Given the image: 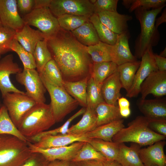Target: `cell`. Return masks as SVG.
Wrapping results in <instances>:
<instances>
[{
    "instance_id": "ffe728a7",
    "label": "cell",
    "mask_w": 166,
    "mask_h": 166,
    "mask_svg": "<svg viewBox=\"0 0 166 166\" xmlns=\"http://www.w3.org/2000/svg\"><path fill=\"white\" fill-rule=\"evenodd\" d=\"M137 105L144 116L149 119H166V101L160 99H140Z\"/></svg>"
},
{
    "instance_id": "680465c9",
    "label": "cell",
    "mask_w": 166,
    "mask_h": 166,
    "mask_svg": "<svg viewBox=\"0 0 166 166\" xmlns=\"http://www.w3.org/2000/svg\"><path fill=\"white\" fill-rule=\"evenodd\" d=\"M150 166H158L156 164H152Z\"/></svg>"
},
{
    "instance_id": "4dcf8cb0",
    "label": "cell",
    "mask_w": 166,
    "mask_h": 166,
    "mask_svg": "<svg viewBox=\"0 0 166 166\" xmlns=\"http://www.w3.org/2000/svg\"><path fill=\"white\" fill-rule=\"evenodd\" d=\"M117 67L112 61L93 62L90 77L97 82L102 84L105 80L117 70Z\"/></svg>"
},
{
    "instance_id": "603a6c76",
    "label": "cell",
    "mask_w": 166,
    "mask_h": 166,
    "mask_svg": "<svg viewBox=\"0 0 166 166\" xmlns=\"http://www.w3.org/2000/svg\"><path fill=\"white\" fill-rule=\"evenodd\" d=\"M124 127V120L121 119L98 126L84 135L89 139L112 141L114 136Z\"/></svg>"
},
{
    "instance_id": "e0dca14e",
    "label": "cell",
    "mask_w": 166,
    "mask_h": 166,
    "mask_svg": "<svg viewBox=\"0 0 166 166\" xmlns=\"http://www.w3.org/2000/svg\"><path fill=\"white\" fill-rule=\"evenodd\" d=\"M89 139L84 135H46L33 144L39 148H48L66 146L77 142H88Z\"/></svg>"
},
{
    "instance_id": "f5cc1de1",
    "label": "cell",
    "mask_w": 166,
    "mask_h": 166,
    "mask_svg": "<svg viewBox=\"0 0 166 166\" xmlns=\"http://www.w3.org/2000/svg\"><path fill=\"white\" fill-rule=\"evenodd\" d=\"M166 22V9L165 8L163 11L161 16L156 18L155 22V26L158 29V26L161 24Z\"/></svg>"
},
{
    "instance_id": "816d5d0a",
    "label": "cell",
    "mask_w": 166,
    "mask_h": 166,
    "mask_svg": "<svg viewBox=\"0 0 166 166\" xmlns=\"http://www.w3.org/2000/svg\"><path fill=\"white\" fill-rule=\"evenodd\" d=\"M118 106L119 109L130 108V103L129 101L126 98L120 97L117 101Z\"/></svg>"
},
{
    "instance_id": "be15d7a7",
    "label": "cell",
    "mask_w": 166,
    "mask_h": 166,
    "mask_svg": "<svg viewBox=\"0 0 166 166\" xmlns=\"http://www.w3.org/2000/svg\"><path fill=\"white\" fill-rule=\"evenodd\" d=\"M1 55H0V58H1Z\"/></svg>"
},
{
    "instance_id": "836d02e7",
    "label": "cell",
    "mask_w": 166,
    "mask_h": 166,
    "mask_svg": "<svg viewBox=\"0 0 166 166\" xmlns=\"http://www.w3.org/2000/svg\"><path fill=\"white\" fill-rule=\"evenodd\" d=\"M48 39L45 38L39 41L33 53L39 73L42 72L46 64L52 59L47 45Z\"/></svg>"
},
{
    "instance_id": "f1b7e54d",
    "label": "cell",
    "mask_w": 166,
    "mask_h": 166,
    "mask_svg": "<svg viewBox=\"0 0 166 166\" xmlns=\"http://www.w3.org/2000/svg\"><path fill=\"white\" fill-rule=\"evenodd\" d=\"M140 64V61L126 62L118 66L117 71L122 88L127 92L130 89L136 73Z\"/></svg>"
},
{
    "instance_id": "8d00e7d4",
    "label": "cell",
    "mask_w": 166,
    "mask_h": 166,
    "mask_svg": "<svg viewBox=\"0 0 166 166\" xmlns=\"http://www.w3.org/2000/svg\"><path fill=\"white\" fill-rule=\"evenodd\" d=\"M95 160L103 162L107 160L89 142H85L71 161L72 162Z\"/></svg>"
},
{
    "instance_id": "d6a6232c",
    "label": "cell",
    "mask_w": 166,
    "mask_h": 166,
    "mask_svg": "<svg viewBox=\"0 0 166 166\" xmlns=\"http://www.w3.org/2000/svg\"><path fill=\"white\" fill-rule=\"evenodd\" d=\"M112 45L101 41L95 45L87 47L88 52L93 63L112 61Z\"/></svg>"
},
{
    "instance_id": "1f68e13d",
    "label": "cell",
    "mask_w": 166,
    "mask_h": 166,
    "mask_svg": "<svg viewBox=\"0 0 166 166\" xmlns=\"http://www.w3.org/2000/svg\"><path fill=\"white\" fill-rule=\"evenodd\" d=\"M3 134L12 135L24 141H29L20 133L14 123L4 105H2L0 109V134Z\"/></svg>"
},
{
    "instance_id": "9a60e30c",
    "label": "cell",
    "mask_w": 166,
    "mask_h": 166,
    "mask_svg": "<svg viewBox=\"0 0 166 166\" xmlns=\"http://www.w3.org/2000/svg\"><path fill=\"white\" fill-rule=\"evenodd\" d=\"M0 19L2 25L16 32L25 25L18 13L16 0H0Z\"/></svg>"
},
{
    "instance_id": "f546056e",
    "label": "cell",
    "mask_w": 166,
    "mask_h": 166,
    "mask_svg": "<svg viewBox=\"0 0 166 166\" xmlns=\"http://www.w3.org/2000/svg\"><path fill=\"white\" fill-rule=\"evenodd\" d=\"M88 142L103 155L107 160L116 161L119 143L96 138L89 139Z\"/></svg>"
},
{
    "instance_id": "9f6ffc18",
    "label": "cell",
    "mask_w": 166,
    "mask_h": 166,
    "mask_svg": "<svg viewBox=\"0 0 166 166\" xmlns=\"http://www.w3.org/2000/svg\"><path fill=\"white\" fill-rule=\"evenodd\" d=\"M132 1V0H124L122 3L126 8L128 9L131 4Z\"/></svg>"
},
{
    "instance_id": "4316f807",
    "label": "cell",
    "mask_w": 166,
    "mask_h": 166,
    "mask_svg": "<svg viewBox=\"0 0 166 166\" xmlns=\"http://www.w3.org/2000/svg\"><path fill=\"white\" fill-rule=\"evenodd\" d=\"M71 32L80 43L87 47L96 44L100 41L94 26L90 21Z\"/></svg>"
},
{
    "instance_id": "74e56055",
    "label": "cell",
    "mask_w": 166,
    "mask_h": 166,
    "mask_svg": "<svg viewBox=\"0 0 166 166\" xmlns=\"http://www.w3.org/2000/svg\"><path fill=\"white\" fill-rule=\"evenodd\" d=\"M60 28L71 32L89 21V18L71 14H66L57 18Z\"/></svg>"
},
{
    "instance_id": "cb8c5ba5",
    "label": "cell",
    "mask_w": 166,
    "mask_h": 166,
    "mask_svg": "<svg viewBox=\"0 0 166 166\" xmlns=\"http://www.w3.org/2000/svg\"><path fill=\"white\" fill-rule=\"evenodd\" d=\"M140 147L134 143H132L130 147L127 146L124 143H119L116 161L123 166H144L139 155Z\"/></svg>"
},
{
    "instance_id": "91938a15",
    "label": "cell",
    "mask_w": 166,
    "mask_h": 166,
    "mask_svg": "<svg viewBox=\"0 0 166 166\" xmlns=\"http://www.w3.org/2000/svg\"><path fill=\"white\" fill-rule=\"evenodd\" d=\"M71 166H75L73 164L72 162H71Z\"/></svg>"
},
{
    "instance_id": "ba28073f",
    "label": "cell",
    "mask_w": 166,
    "mask_h": 166,
    "mask_svg": "<svg viewBox=\"0 0 166 166\" xmlns=\"http://www.w3.org/2000/svg\"><path fill=\"white\" fill-rule=\"evenodd\" d=\"M2 98L3 105L17 128L24 115L37 103L25 92L9 93Z\"/></svg>"
},
{
    "instance_id": "5bb4252c",
    "label": "cell",
    "mask_w": 166,
    "mask_h": 166,
    "mask_svg": "<svg viewBox=\"0 0 166 166\" xmlns=\"http://www.w3.org/2000/svg\"><path fill=\"white\" fill-rule=\"evenodd\" d=\"M140 93L142 99H145L149 94L157 97L166 95V71L158 70L152 73L142 83Z\"/></svg>"
},
{
    "instance_id": "52a82bcc",
    "label": "cell",
    "mask_w": 166,
    "mask_h": 166,
    "mask_svg": "<svg viewBox=\"0 0 166 166\" xmlns=\"http://www.w3.org/2000/svg\"><path fill=\"white\" fill-rule=\"evenodd\" d=\"M22 18L25 24L37 28L48 39L56 35L60 29L57 18L49 7L34 9Z\"/></svg>"
},
{
    "instance_id": "60d3db41",
    "label": "cell",
    "mask_w": 166,
    "mask_h": 166,
    "mask_svg": "<svg viewBox=\"0 0 166 166\" xmlns=\"http://www.w3.org/2000/svg\"><path fill=\"white\" fill-rule=\"evenodd\" d=\"M16 31L0 24V55L11 50V47Z\"/></svg>"
},
{
    "instance_id": "bcb514c9",
    "label": "cell",
    "mask_w": 166,
    "mask_h": 166,
    "mask_svg": "<svg viewBox=\"0 0 166 166\" xmlns=\"http://www.w3.org/2000/svg\"><path fill=\"white\" fill-rule=\"evenodd\" d=\"M17 4L18 10L26 15L33 9L34 0H17Z\"/></svg>"
},
{
    "instance_id": "83f0119b",
    "label": "cell",
    "mask_w": 166,
    "mask_h": 166,
    "mask_svg": "<svg viewBox=\"0 0 166 166\" xmlns=\"http://www.w3.org/2000/svg\"><path fill=\"white\" fill-rule=\"evenodd\" d=\"M95 111L97 117V127L122 118L118 105H109L105 102L99 104Z\"/></svg>"
},
{
    "instance_id": "f35d334b",
    "label": "cell",
    "mask_w": 166,
    "mask_h": 166,
    "mask_svg": "<svg viewBox=\"0 0 166 166\" xmlns=\"http://www.w3.org/2000/svg\"><path fill=\"white\" fill-rule=\"evenodd\" d=\"M40 73L43 74L53 84L64 89L63 86L64 81L61 71L53 59L46 64L42 72Z\"/></svg>"
},
{
    "instance_id": "681fc988",
    "label": "cell",
    "mask_w": 166,
    "mask_h": 166,
    "mask_svg": "<svg viewBox=\"0 0 166 166\" xmlns=\"http://www.w3.org/2000/svg\"><path fill=\"white\" fill-rule=\"evenodd\" d=\"M51 0H34V9L49 7Z\"/></svg>"
},
{
    "instance_id": "7402d4cb",
    "label": "cell",
    "mask_w": 166,
    "mask_h": 166,
    "mask_svg": "<svg viewBox=\"0 0 166 166\" xmlns=\"http://www.w3.org/2000/svg\"><path fill=\"white\" fill-rule=\"evenodd\" d=\"M45 38L38 30L32 28L25 24L20 30L16 32L15 39L27 51L33 54L38 43Z\"/></svg>"
},
{
    "instance_id": "6125c7cd",
    "label": "cell",
    "mask_w": 166,
    "mask_h": 166,
    "mask_svg": "<svg viewBox=\"0 0 166 166\" xmlns=\"http://www.w3.org/2000/svg\"><path fill=\"white\" fill-rule=\"evenodd\" d=\"M1 24L0 19V24Z\"/></svg>"
},
{
    "instance_id": "44dd1931",
    "label": "cell",
    "mask_w": 166,
    "mask_h": 166,
    "mask_svg": "<svg viewBox=\"0 0 166 166\" xmlns=\"http://www.w3.org/2000/svg\"><path fill=\"white\" fill-rule=\"evenodd\" d=\"M121 88L119 73L117 70L102 83L101 91L104 101L109 105H117V101L121 97Z\"/></svg>"
},
{
    "instance_id": "f6af8a7d",
    "label": "cell",
    "mask_w": 166,
    "mask_h": 166,
    "mask_svg": "<svg viewBox=\"0 0 166 166\" xmlns=\"http://www.w3.org/2000/svg\"><path fill=\"white\" fill-rule=\"evenodd\" d=\"M49 162L41 154L34 152L21 166H47Z\"/></svg>"
},
{
    "instance_id": "3957f363",
    "label": "cell",
    "mask_w": 166,
    "mask_h": 166,
    "mask_svg": "<svg viewBox=\"0 0 166 166\" xmlns=\"http://www.w3.org/2000/svg\"><path fill=\"white\" fill-rule=\"evenodd\" d=\"M56 123L50 104L37 103L24 115L17 128L29 140L48 130Z\"/></svg>"
},
{
    "instance_id": "484cf974",
    "label": "cell",
    "mask_w": 166,
    "mask_h": 166,
    "mask_svg": "<svg viewBox=\"0 0 166 166\" xmlns=\"http://www.w3.org/2000/svg\"><path fill=\"white\" fill-rule=\"evenodd\" d=\"M90 77L77 81H64L63 85L66 91L85 108L87 106V86Z\"/></svg>"
},
{
    "instance_id": "d4e9b609",
    "label": "cell",
    "mask_w": 166,
    "mask_h": 166,
    "mask_svg": "<svg viewBox=\"0 0 166 166\" xmlns=\"http://www.w3.org/2000/svg\"><path fill=\"white\" fill-rule=\"evenodd\" d=\"M97 122V117L95 110L86 107L81 119L77 123L69 127L67 134L84 135L96 128Z\"/></svg>"
},
{
    "instance_id": "c3c4849f",
    "label": "cell",
    "mask_w": 166,
    "mask_h": 166,
    "mask_svg": "<svg viewBox=\"0 0 166 166\" xmlns=\"http://www.w3.org/2000/svg\"><path fill=\"white\" fill-rule=\"evenodd\" d=\"M72 163L75 166H103V162L95 160L81 161Z\"/></svg>"
},
{
    "instance_id": "277c9868",
    "label": "cell",
    "mask_w": 166,
    "mask_h": 166,
    "mask_svg": "<svg viewBox=\"0 0 166 166\" xmlns=\"http://www.w3.org/2000/svg\"><path fill=\"white\" fill-rule=\"evenodd\" d=\"M148 119L144 116H138L120 130L113 137L112 141L117 143L130 142L140 146L151 145L164 140L166 137L157 134L148 127Z\"/></svg>"
},
{
    "instance_id": "f907efd6",
    "label": "cell",
    "mask_w": 166,
    "mask_h": 166,
    "mask_svg": "<svg viewBox=\"0 0 166 166\" xmlns=\"http://www.w3.org/2000/svg\"><path fill=\"white\" fill-rule=\"evenodd\" d=\"M47 166H71L70 161L56 160L49 162Z\"/></svg>"
},
{
    "instance_id": "30bf717a",
    "label": "cell",
    "mask_w": 166,
    "mask_h": 166,
    "mask_svg": "<svg viewBox=\"0 0 166 166\" xmlns=\"http://www.w3.org/2000/svg\"><path fill=\"white\" fill-rule=\"evenodd\" d=\"M17 81L24 85L26 94L37 103H45V94L46 90L40 74L35 69L24 68L16 74Z\"/></svg>"
},
{
    "instance_id": "5b68a950",
    "label": "cell",
    "mask_w": 166,
    "mask_h": 166,
    "mask_svg": "<svg viewBox=\"0 0 166 166\" xmlns=\"http://www.w3.org/2000/svg\"><path fill=\"white\" fill-rule=\"evenodd\" d=\"M32 153L27 141L12 135L0 134V166H21Z\"/></svg>"
},
{
    "instance_id": "ab89813d",
    "label": "cell",
    "mask_w": 166,
    "mask_h": 166,
    "mask_svg": "<svg viewBox=\"0 0 166 166\" xmlns=\"http://www.w3.org/2000/svg\"><path fill=\"white\" fill-rule=\"evenodd\" d=\"M11 50L15 52L22 61L24 68L35 69L36 65L33 54L27 51L14 39L12 42Z\"/></svg>"
},
{
    "instance_id": "7a4b0ae2",
    "label": "cell",
    "mask_w": 166,
    "mask_h": 166,
    "mask_svg": "<svg viewBox=\"0 0 166 166\" xmlns=\"http://www.w3.org/2000/svg\"><path fill=\"white\" fill-rule=\"evenodd\" d=\"M165 6L151 10L139 8L134 10L135 16L141 27L140 32L136 40L135 46L134 56L137 59L141 58L148 49L158 43L159 34L155 27V22L157 16Z\"/></svg>"
},
{
    "instance_id": "b9f144b4",
    "label": "cell",
    "mask_w": 166,
    "mask_h": 166,
    "mask_svg": "<svg viewBox=\"0 0 166 166\" xmlns=\"http://www.w3.org/2000/svg\"><path fill=\"white\" fill-rule=\"evenodd\" d=\"M166 2V0H132L128 10L132 12L139 8L146 10L156 9L165 6Z\"/></svg>"
},
{
    "instance_id": "8992f818",
    "label": "cell",
    "mask_w": 166,
    "mask_h": 166,
    "mask_svg": "<svg viewBox=\"0 0 166 166\" xmlns=\"http://www.w3.org/2000/svg\"><path fill=\"white\" fill-rule=\"evenodd\" d=\"M39 74L49 94L51 100L49 104L56 123L61 121L79 104L64 89L51 82L42 73Z\"/></svg>"
},
{
    "instance_id": "11a10c76",
    "label": "cell",
    "mask_w": 166,
    "mask_h": 166,
    "mask_svg": "<svg viewBox=\"0 0 166 166\" xmlns=\"http://www.w3.org/2000/svg\"><path fill=\"white\" fill-rule=\"evenodd\" d=\"M103 166H123L115 161L106 160L103 162Z\"/></svg>"
},
{
    "instance_id": "7c38bea8",
    "label": "cell",
    "mask_w": 166,
    "mask_h": 166,
    "mask_svg": "<svg viewBox=\"0 0 166 166\" xmlns=\"http://www.w3.org/2000/svg\"><path fill=\"white\" fill-rule=\"evenodd\" d=\"M85 142H77L66 146L48 148H39L29 141L27 144L32 153H40L49 162L56 160L71 162Z\"/></svg>"
},
{
    "instance_id": "7bdbcfd3",
    "label": "cell",
    "mask_w": 166,
    "mask_h": 166,
    "mask_svg": "<svg viewBox=\"0 0 166 166\" xmlns=\"http://www.w3.org/2000/svg\"><path fill=\"white\" fill-rule=\"evenodd\" d=\"M118 0H96L93 4L94 14L103 12H116Z\"/></svg>"
},
{
    "instance_id": "ac0fdd59",
    "label": "cell",
    "mask_w": 166,
    "mask_h": 166,
    "mask_svg": "<svg viewBox=\"0 0 166 166\" xmlns=\"http://www.w3.org/2000/svg\"><path fill=\"white\" fill-rule=\"evenodd\" d=\"M128 31L118 35L115 44L113 45L111 51L112 61L118 66L123 64L137 61L130 50Z\"/></svg>"
},
{
    "instance_id": "8fae6325",
    "label": "cell",
    "mask_w": 166,
    "mask_h": 166,
    "mask_svg": "<svg viewBox=\"0 0 166 166\" xmlns=\"http://www.w3.org/2000/svg\"><path fill=\"white\" fill-rule=\"evenodd\" d=\"M152 47L148 49L141 57L140 64L134 77L132 85L127 92L129 98L137 97L140 93L141 86L145 79L152 73L158 70L153 57Z\"/></svg>"
},
{
    "instance_id": "94428289",
    "label": "cell",
    "mask_w": 166,
    "mask_h": 166,
    "mask_svg": "<svg viewBox=\"0 0 166 166\" xmlns=\"http://www.w3.org/2000/svg\"><path fill=\"white\" fill-rule=\"evenodd\" d=\"M2 105H1V102H0V109L1 108V107H2Z\"/></svg>"
},
{
    "instance_id": "9c48e42d",
    "label": "cell",
    "mask_w": 166,
    "mask_h": 166,
    "mask_svg": "<svg viewBox=\"0 0 166 166\" xmlns=\"http://www.w3.org/2000/svg\"><path fill=\"white\" fill-rule=\"evenodd\" d=\"M49 8L56 18L68 14L90 18L94 14L89 0H51Z\"/></svg>"
},
{
    "instance_id": "2e32d148",
    "label": "cell",
    "mask_w": 166,
    "mask_h": 166,
    "mask_svg": "<svg viewBox=\"0 0 166 166\" xmlns=\"http://www.w3.org/2000/svg\"><path fill=\"white\" fill-rule=\"evenodd\" d=\"M165 144L164 140L159 141L147 148L139 149V157L144 166L152 164L166 166V156L164 151Z\"/></svg>"
},
{
    "instance_id": "6da1fadb",
    "label": "cell",
    "mask_w": 166,
    "mask_h": 166,
    "mask_svg": "<svg viewBox=\"0 0 166 166\" xmlns=\"http://www.w3.org/2000/svg\"><path fill=\"white\" fill-rule=\"evenodd\" d=\"M47 45L64 81H77L90 77L93 62L87 47L71 32L60 28L56 35L48 39Z\"/></svg>"
},
{
    "instance_id": "4fadbf2b",
    "label": "cell",
    "mask_w": 166,
    "mask_h": 166,
    "mask_svg": "<svg viewBox=\"0 0 166 166\" xmlns=\"http://www.w3.org/2000/svg\"><path fill=\"white\" fill-rule=\"evenodd\" d=\"M13 60L12 54H8L0 60V90L2 97L9 93H25L17 88L10 79L11 74H17L22 70Z\"/></svg>"
},
{
    "instance_id": "db71d44e",
    "label": "cell",
    "mask_w": 166,
    "mask_h": 166,
    "mask_svg": "<svg viewBox=\"0 0 166 166\" xmlns=\"http://www.w3.org/2000/svg\"><path fill=\"white\" fill-rule=\"evenodd\" d=\"M119 111L122 117L127 118L130 115L131 113L130 108L119 109Z\"/></svg>"
},
{
    "instance_id": "7dc6e473",
    "label": "cell",
    "mask_w": 166,
    "mask_h": 166,
    "mask_svg": "<svg viewBox=\"0 0 166 166\" xmlns=\"http://www.w3.org/2000/svg\"><path fill=\"white\" fill-rule=\"evenodd\" d=\"M153 57L158 70L161 71H166V58L161 57L154 53Z\"/></svg>"
},
{
    "instance_id": "6f0895ef",
    "label": "cell",
    "mask_w": 166,
    "mask_h": 166,
    "mask_svg": "<svg viewBox=\"0 0 166 166\" xmlns=\"http://www.w3.org/2000/svg\"><path fill=\"white\" fill-rule=\"evenodd\" d=\"M159 55L161 57H164V58H166V47H165L164 49L160 53V54Z\"/></svg>"
},
{
    "instance_id": "ee69618b",
    "label": "cell",
    "mask_w": 166,
    "mask_h": 166,
    "mask_svg": "<svg viewBox=\"0 0 166 166\" xmlns=\"http://www.w3.org/2000/svg\"><path fill=\"white\" fill-rule=\"evenodd\" d=\"M148 119V126L150 129L166 137V119Z\"/></svg>"
},
{
    "instance_id": "e575fe53",
    "label": "cell",
    "mask_w": 166,
    "mask_h": 166,
    "mask_svg": "<svg viewBox=\"0 0 166 166\" xmlns=\"http://www.w3.org/2000/svg\"><path fill=\"white\" fill-rule=\"evenodd\" d=\"M89 21L94 26L100 41L112 45L115 44L118 35L102 23L97 14L92 15L89 18Z\"/></svg>"
},
{
    "instance_id": "d590c367",
    "label": "cell",
    "mask_w": 166,
    "mask_h": 166,
    "mask_svg": "<svg viewBox=\"0 0 166 166\" xmlns=\"http://www.w3.org/2000/svg\"><path fill=\"white\" fill-rule=\"evenodd\" d=\"M102 84L98 83L90 77L87 86V106L95 110L100 103L105 102L101 91Z\"/></svg>"
},
{
    "instance_id": "d6986e66",
    "label": "cell",
    "mask_w": 166,
    "mask_h": 166,
    "mask_svg": "<svg viewBox=\"0 0 166 166\" xmlns=\"http://www.w3.org/2000/svg\"><path fill=\"white\" fill-rule=\"evenodd\" d=\"M101 22L114 33L119 35L128 31V22L132 20L130 15L116 12H103L97 14Z\"/></svg>"
}]
</instances>
